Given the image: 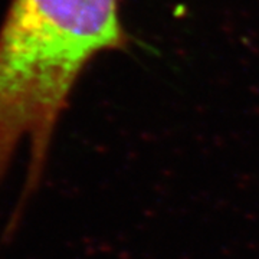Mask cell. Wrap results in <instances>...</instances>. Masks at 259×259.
Wrapping results in <instances>:
<instances>
[{"mask_svg":"<svg viewBox=\"0 0 259 259\" xmlns=\"http://www.w3.org/2000/svg\"><path fill=\"white\" fill-rule=\"evenodd\" d=\"M118 0H10L0 25V192L16 154L28 164L13 213L44 183L58 124L87 66L124 49Z\"/></svg>","mask_w":259,"mask_h":259,"instance_id":"1","label":"cell"}]
</instances>
